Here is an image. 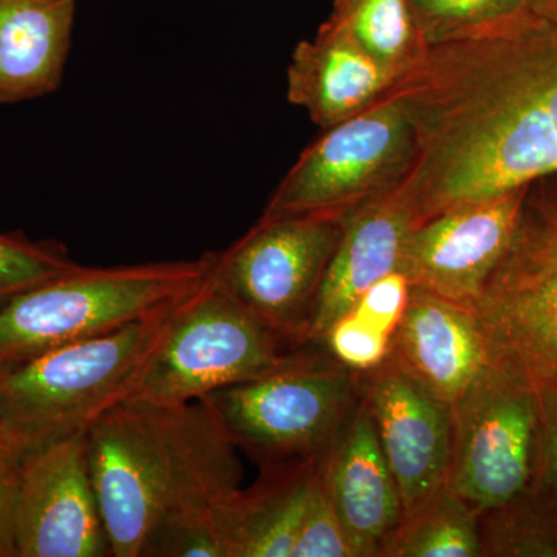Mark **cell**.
<instances>
[{
	"instance_id": "6da1fadb",
	"label": "cell",
	"mask_w": 557,
	"mask_h": 557,
	"mask_svg": "<svg viewBox=\"0 0 557 557\" xmlns=\"http://www.w3.org/2000/svg\"><path fill=\"white\" fill-rule=\"evenodd\" d=\"M386 95L413 156L398 188L416 226L557 172V0L421 44Z\"/></svg>"
},
{
	"instance_id": "7a4b0ae2",
	"label": "cell",
	"mask_w": 557,
	"mask_h": 557,
	"mask_svg": "<svg viewBox=\"0 0 557 557\" xmlns=\"http://www.w3.org/2000/svg\"><path fill=\"white\" fill-rule=\"evenodd\" d=\"M86 438L112 557H225L219 518L242 468L203 401L121 403Z\"/></svg>"
},
{
	"instance_id": "3957f363",
	"label": "cell",
	"mask_w": 557,
	"mask_h": 557,
	"mask_svg": "<svg viewBox=\"0 0 557 557\" xmlns=\"http://www.w3.org/2000/svg\"><path fill=\"white\" fill-rule=\"evenodd\" d=\"M189 296L124 327L54 348L0 373V420L22 454L87 432L126 403Z\"/></svg>"
},
{
	"instance_id": "277c9868",
	"label": "cell",
	"mask_w": 557,
	"mask_h": 557,
	"mask_svg": "<svg viewBox=\"0 0 557 557\" xmlns=\"http://www.w3.org/2000/svg\"><path fill=\"white\" fill-rule=\"evenodd\" d=\"M214 252L199 259L75 270L0 309V373L78 341L124 327L199 289Z\"/></svg>"
},
{
	"instance_id": "5b68a950",
	"label": "cell",
	"mask_w": 557,
	"mask_h": 557,
	"mask_svg": "<svg viewBox=\"0 0 557 557\" xmlns=\"http://www.w3.org/2000/svg\"><path fill=\"white\" fill-rule=\"evenodd\" d=\"M361 399L359 373L322 344L299 347L281 368L199 399L260 469L300 463L332 448Z\"/></svg>"
},
{
	"instance_id": "8992f818",
	"label": "cell",
	"mask_w": 557,
	"mask_h": 557,
	"mask_svg": "<svg viewBox=\"0 0 557 557\" xmlns=\"http://www.w3.org/2000/svg\"><path fill=\"white\" fill-rule=\"evenodd\" d=\"M299 347L252 317L209 274L183 304L126 403L172 408L199 401L219 388L273 372Z\"/></svg>"
},
{
	"instance_id": "52a82bcc",
	"label": "cell",
	"mask_w": 557,
	"mask_h": 557,
	"mask_svg": "<svg viewBox=\"0 0 557 557\" xmlns=\"http://www.w3.org/2000/svg\"><path fill=\"white\" fill-rule=\"evenodd\" d=\"M348 214L260 218L242 239L214 252L212 281L289 344L307 346L314 300Z\"/></svg>"
},
{
	"instance_id": "ba28073f",
	"label": "cell",
	"mask_w": 557,
	"mask_h": 557,
	"mask_svg": "<svg viewBox=\"0 0 557 557\" xmlns=\"http://www.w3.org/2000/svg\"><path fill=\"white\" fill-rule=\"evenodd\" d=\"M413 131L405 106L384 95L364 112L325 129L278 183L262 219L350 212L408 171Z\"/></svg>"
},
{
	"instance_id": "9c48e42d",
	"label": "cell",
	"mask_w": 557,
	"mask_h": 557,
	"mask_svg": "<svg viewBox=\"0 0 557 557\" xmlns=\"http://www.w3.org/2000/svg\"><path fill=\"white\" fill-rule=\"evenodd\" d=\"M537 423L536 391L491 364L454 405L448 486L479 516L536 483Z\"/></svg>"
},
{
	"instance_id": "30bf717a",
	"label": "cell",
	"mask_w": 557,
	"mask_h": 557,
	"mask_svg": "<svg viewBox=\"0 0 557 557\" xmlns=\"http://www.w3.org/2000/svg\"><path fill=\"white\" fill-rule=\"evenodd\" d=\"M469 309L482 329L487 364L533 391L557 392V252L520 223Z\"/></svg>"
},
{
	"instance_id": "8fae6325",
	"label": "cell",
	"mask_w": 557,
	"mask_h": 557,
	"mask_svg": "<svg viewBox=\"0 0 557 557\" xmlns=\"http://www.w3.org/2000/svg\"><path fill=\"white\" fill-rule=\"evenodd\" d=\"M86 434L22 454L14 504L16 557L112 556L91 483Z\"/></svg>"
},
{
	"instance_id": "7c38bea8",
	"label": "cell",
	"mask_w": 557,
	"mask_h": 557,
	"mask_svg": "<svg viewBox=\"0 0 557 557\" xmlns=\"http://www.w3.org/2000/svg\"><path fill=\"white\" fill-rule=\"evenodd\" d=\"M528 188L463 205L420 223L403 248L399 271L412 287L471 306L518 236Z\"/></svg>"
},
{
	"instance_id": "4fadbf2b",
	"label": "cell",
	"mask_w": 557,
	"mask_h": 557,
	"mask_svg": "<svg viewBox=\"0 0 557 557\" xmlns=\"http://www.w3.org/2000/svg\"><path fill=\"white\" fill-rule=\"evenodd\" d=\"M359 388L397 482L405 522L448 485L454 408L429 394L391 359L359 373Z\"/></svg>"
},
{
	"instance_id": "5bb4252c",
	"label": "cell",
	"mask_w": 557,
	"mask_h": 557,
	"mask_svg": "<svg viewBox=\"0 0 557 557\" xmlns=\"http://www.w3.org/2000/svg\"><path fill=\"white\" fill-rule=\"evenodd\" d=\"M413 228L412 209L397 182L350 211L314 300L307 344H321L375 282L398 271Z\"/></svg>"
},
{
	"instance_id": "9a60e30c",
	"label": "cell",
	"mask_w": 557,
	"mask_h": 557,
	"mask_svg": "<svg viewBox=\"0 0 557 557\" xmlns=\"http://www.w3.org/2000/svg\"><path fill=\"white\" fill-rule=\"evenodd\" d=\"M387 359L446 405H456L487 366L474 311L412 287Z\"/></svg>"
},
{
	"instance_id": "2e32d148",
	"label": "cell",
	"mask_w": 557,
	"mask_h": 557,
	"mask_svg": "<svg viewBox=\"0 0 557 557\" xmlns=\"http://www.w3.org/2000/svg\"><path fill=\"white\" fill-rule=\"evenodd\" d=\"M327 478L355 557H381L405 515L397 482L362 397L330 448Z\"/></svg>"
},
{
	"instance_id": "e0dca14e",
	"label": "cell",
	"mask_w": 557,
	"mask_h": 557,
	"mask_svg": "<svg viewBox=\"0 0 557 557\" xmlns=\"http://www.w3.org/2000/svg\"><path fill=\"white\" fill-rule=\"evenodd\" d=\"M397 78L330 17L317 38L296 47L287 70L288 100L329 129L375 104Z\"/></svg>"
},
{
	"instance_id": "ac0fdd59",
	"label": "cell",
	"mask_w": 557,
	"mask_h": 557,
	"mask_svg": "<svg viewBox=\"0 0 557 557\" xmlns=\"http://www.w3.org/2000/svg\"><path fill=\"white\" fill-rule=\"evenodd\" d=\"M76 7V0H0V104L60 89Z\"/></svg>"
},
{
	"instance_id": "d6986e66",
	"label": "cell",
	"mask_w": 557,
	"mask_h": 557,
	"mask_svg": "<svg viewBox=\"0 0 557 557\" xmlns=\"http://www.w3.org/2000/svg\"><path fill=\"white\" fill-rule=\"evenodd\" d=\"M321 457L263 469L255 485L233 494L219 519L225 557H293Z\"/></svg>"
},
{
	"instance_id": "ffe728a7",
	"label": "cell",
	"mask_w": 557,
	"mask_h": 557,
	"mask_svg": "<svg viewBox=\"0 0 557 557\" xmlns=\"http://www.w3.org/2000/svg\"><path fill=\"white\" fill-rule=\"evenodd\" d=\"M480 516L448 485L405 520L381 557H482Z\"/></svg>"
},
{
	"instance_id": "44dd1931",
	"label": "cell",
	"mask_w": 557,
	"mask_h": 557,
	"mask_svg": "<svg viewBox=\"0 0 557 557\" xmlns=\"http://www.w3.org/2000/svg\"><path fill=\"white\" fill-rule=\"evenodd\" d=\"M482 557H557V498L533 486L480 516Z\"/></svg>"
},
{
	"instance_id": "7402d4cb",
	"label": "cell",
	"mask_w": 557,
	"mask_h": 557,
	"mask_svg": "<svg viewBox=\"0 0 557 557\" xmlns=\"http://www.w3.org/2000/svg\"><path fill=\"white\" fill-rule=\"evenodd\" d=\"M333 20L375 60L401 75L416 60L421 39L408 0H336Z\"/></svg>"
},
{
	"instance_id": "603a6c76",
	"label": "cell",
	"mask_w": 557,
	"mask_h": 557,
	"mask_svg": "<svg viewBox=\"0 0 557 557\" xmlns=\"http://www.w3.org/2000/svg\"><path fill=\"white\" fill-rule=\"evenodd\" d=\"M81 263L57 240H32L24 234H0V309L11 299Z\"/></svg>"
},
{
	"instance_id": "cb8c5ba5",
	"label": "cell",
	"mask_w": 557,
	"mask_h": 557,
	"mask_svg": "<svg viewBox=\"0 0 557 557\" xmlns=\"http://www.w3.org/2000/svg\"><path fill=\"white\" fill-rule=\"evenodd\" d=\"M329 453L322 454L314 471L293 557H355L330 493Z\"/></svg>"
},
{
	"instance_id": "d4e9b609",
	"label": "cell",
	"mask_w": 557,
	"mask_h": 557,
	"mask_svg": "<svg viewBox=\"0 0 557 557\" xmlns=\"http://www.w3.org/2000/svg\"><path fill=\"white\" fill-rule=\"evenodd\" d=\"M525 0H408L421 42L498 20Z\"/></svg>"
},
{
	"instance_id": "484cf974",
	"label": "cell",
	"mask_w": 557,
	"mask_h": 557,
	"mask_svg": "<svg viewBox=\"0 0 557 557\" xmlns=\"http://www.w3.org/2000/svg\"><path fill=\"white\" fill-rule=\"evenodd\" d=\"M321 344L341 364L362 373L386 361L392 339L347 313L330 327Z\"/></svg>"
},
{
	"instance_id": "4316f807",
	"label": "cell",
	"mask_w": 557,
	"mask_h": 557,
	"mask_svg": "<svg viewBox=\"0 0 557 557\" xmlns=\"http://www.w3.org/2000/svg\"><path fill=\"white\" fill-rule=\"evenodd\" d=\"M410 282L401 271L380 278L358 299L348 313L361 319L369 327L394 339L410 296Z\"/></svg>"
},
{
	"instance_id": "83f0119b",
	"label": "cell",
	"mask_w": 557,
	"mask_h": 557,
	"mask_svg": "<svg viewBox=\"0 0 557 557\" xmlns=\"http://www.w3.org/2000/svg\"><path fill=\"white\" fill-rule=\"evenodd\" d=\"M537 394V471L534 486L557 498V392Z\"/></svg>"
},
{
	"instance_id": "f1b7e54d",
	"label": "cell",
	"mask_w": 557,
	"mask_h": 557,
	"mask_svg": "<svg viewBox=\"0 0 557 557\" xmlns=\"http://www.w3.org/2000/svg\"><path fill=\"white\" fill-rule=\"evenodd\" d=\"M20 461L0 458V557H16L14 504L20 482Z\"/></svg>"
},
{
	"instance_id": "f546056e",
	"label": "cell",
	"mask_w": 557,
	"mask_h": 557,
	"mask_svg": "<svg viewBox=\"0 0 557 557\" xmlns=\"http://www.w3.org/2000/svg\"><path fill=\"white\" fill-rule=\"evenodd\" d=\"M522 228L542 245L557 252V201L542 203L534 218H527L523 212Z\"/></svg>"
},
{
	"instance_id": "4dcf8cb0",
	"label": "cell",
	"mask_w": 557,
	"mask_h": 557,
	"mask_svg": "<svg viewBox=\"0 0 557 557\" xmlns=\"http://www.w3.org/2000/svg\"><path fill=\"white\" fill-rule=\"evenodd\" d=\"M21 457L20 446L13 442L5 426H3L2 420H0V458L2 460L20 461Z\"/></svg>"
},
{
	"instance_id": "1f68e13d",
	"label": "cell",
	"mask_w": 557,
	"mask_h": 557,
	"mask_svg": "<svg viewBox=\"0 0 557 557\" xmlns=\"http://www.w3.org/2000/svg\"><path fill=\"white\" fill-rule=\"evenodd\" d=\"M525 2H534V0H525Z\"/></svg>"
}]
</instances>
